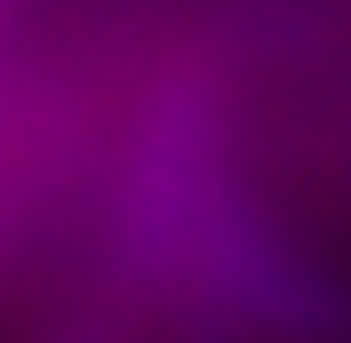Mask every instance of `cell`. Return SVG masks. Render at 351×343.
Instances as JSON below:
<instances>
[{"label": "cell", "instance_id": "7a4b0ae2", "mask_svg": "<svg viewBox=\"0 0 351 343\" xmlns=\"http://www.w3.org/2000/svg\"><path fill=\"white\" fill-rule=\"evenodd\" d=\"M168 311H199L232 343H351V279L319 263L240 176L208 208Z\"/></svg>", "mask_w": 351, "mask_h": 343}, {"label": "cell", "instance_id": "6da1fadb", "mask_svg": "<svg viewBox=\"0 0 351 343\" xmlns=\"http://www.w3.org/2000/svg\"><path fill=\"white\" fill-rule=\"evenodd\" d=\"M232 184V152H223V88L199 64H176L168 80L144 96L136 144L120 152L112 176V208H104V256L96 279L112 303H128L136 320L152 327L168 320L192 239L208 224V208Z\"/></svg>", "mask_w": 351, "mask_h": 343}, {"label": "cell", "instance_id": "3957f363", "mask_svg": "<svg viewBox=\"0 0 351 343\" xmlns=\"http://www.w3.org/2000/svg\"><path fill=\"white\" fill-rule=\"evenodd\" d=\"M48 343H144V320H136L128 303H112L104 287H80L72 311L48 327Z\"/></svg>", "mask_w": 351, "mask_h": 343}]
</instances>
